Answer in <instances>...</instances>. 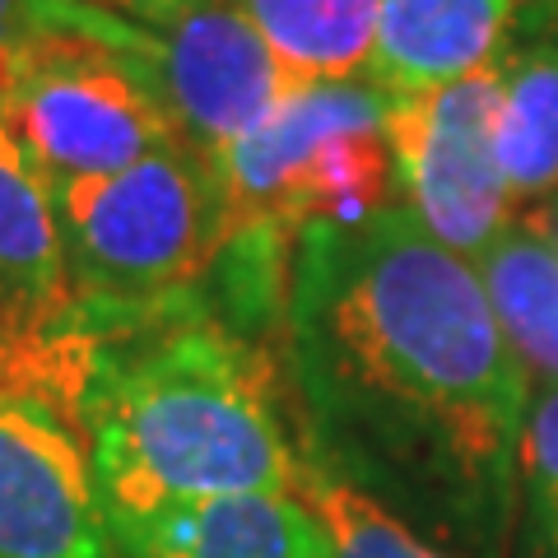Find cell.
I'll use <instances>...</instances> for the list:
<instances>
[{
    "instance_id": "cell-1",
    "label": "cell",
    "mask_w": 558,
    "mask_h": 558,
    "mask_svg": "<svg viewBox=\"0 0 558 558\" xmlns=\"http://www.w3.org/2000/svg\"><path fill=\"white\" fill-rule=\"evenodd\" d=\"M284 354L303 442L396 512L498 549L521 484L531 377L480 270L410 209L293 238Z\"/></svg>"
},
{
    "instance_id": "cell-2",
    "label": "cell",
    "mask_w": 558,
    "mask_h": 558,
    "mask_svg": "<svg viewBox=\"0 0 558 558\" xmlns=\"http://www.w3.org/2000/svg\"><path fill=\"white\" fill-rule=\"evenodd\" d=\"M75 322L89 336L75 428L112 539L209 498L293 494L303 418L260 336L201 293L135 322Z\"/></svg>"
},
{
    "instance_id": "cell-3",
    "label": "cell",
    "mask_w": 558,
    "mask_h": 558,
    "mask_svg": "<svg viewBox=\"0 0 558 558\" xmlns=\"http://www.w3.org/2000/svg\"><path fill=\"white\" fill-rule=\"evenodd\" d=\"M51 205L84 322H135L196 299L223 252L215 178L186 145H163L108 178L51 186Z\"/></svg>"
},
{
    "instance_id": "cell-4",
    "label": "cell",
    "mask_w": 558,
    "mask_h": 558,
    "mask_svg": "<svg viewBox=\"0 0 558 558\" xmlns=\"http://www.w3.org/2000/svg\"><path fill=\"white\" fill-rule=\"evenodd\" d=\"M205 163L223 205V242L299 238L312 223L354 229L391 205L387 94L368 80L293 84L260 126Z\"/></svg>"
},
{
    "instance_id": "cell-5",
    "label": "cell",
    "mask_w": 558,
    "mask_h": 558,
    "mask_svg": "<svg viewBox=\"0 0 558 558\" xmlns=\"http://www.w3.org/2000/svg\"><path fill=\"white\" fill-rule=\"evenodd\" d=\"M135 20L94 0H51L43 38L20 57L5 117L47 186L108 178L163 145H182L131 57Z\"/></svg>"
},
{
    "instance_id": "cell-6",
    "label": "cell",
    "mask_w": 558,
    "mask_h": 558,
    "mask_svg": "<svg viewBox=\"0 0 558 558\" xmlns=\"http://www.w3.org/2000/svg\"><path fill=\"white\" fill-rule=\"evenodd\" d=\"M498 61L438 89L387 98L391 205L410 209L470 266L517 223V196L498 168Z\"/></svg>"
},
{
    "instance_id": "cell-7",
    "label": "cell",
    "mask_w": 558,
    "mask_h": 558,
    "mask_svg": "<svg viewBox=\"0 0 558 558\" xmlns=\"http://www.w3.org/2000/svg\"><path fill=\"white\" fill-rule=\"evenodd\" d=\"M131 57L201 159L260 126L299 84L238 0H196L163 24H135Z\"/></svg>"
},
{
    "instance_id": "cell-8",
    "label": "cell",
    "mask_w": 558,
    "mask_h": 558,
    "mask_svg": "<svg viewBox=\"0 0 558 558\" xmlns=\"http://www.w3.org/2000/svg\"><path fill=\"white\" fill-rule=\"evenodd\" d=\"M0 558H117L89 447L38 396H0Z\"/></svg>"
},
{
    "instance_id": "cell-9",
    "label": "cell",
    "mask_w": 558,
    "mask_h": 558,
    "mask_svg": "<svg viewBox=\"0 0 558 558\" xmlns=\"http://www.w3.org/2000/svg\"><path fill=\"white\" fill-rule=\"evenodd\" d=\"M512 38L508 0H381L363 80L387 98L438 89L494 65Z\"/></svg>"
},
{
    "instance_id": "cell-10",
    "label": "cell",
    "mask_w": 558,
    "mask_h": 558,
    "mask_svg": "<svg viewBox=\"0 0 558 558\" xmlns=\"http://www.w3.org/2000/svg\"><path fill=\"white\" fill-rule=\"evenodd\" d=\"M0 312L33 336H61L75 317L51 186L20 145L0 98Z\"/></svg>"
},
{
    "instance_id": "cell-11",
    "label": "cell",
    "mask_w": 558,
    "mask_h": 558,
    "mask_svg": "<svg viewBox=\"0 0 558 558\" xmlns=\"http://www.w3.org/2000/svg\"><path fill=\"white\" fill-rule=\"evenodd\" d=\"M121 558H326L299 494H233L168 512L117 539Z\"/></svg>"
},
{
    "instance_id": "cell-12",
    "label": "cell",
    "mask_w": 558,
    "mask_h": 558,
    "mask_svg": "<svg viewBox=\"0 0 558 558\" xmlns=\"http://www.w3.org/2000/svg\"><path fill=\"white\" fill-rule=\"evenodd\" d=\"M475 270L531 387H558V247L517 215Z\"/></svg>"
},
{
    "instance_id": "cell-13",
    "label": "cell",
    "mask_w": 558,
    "mask_h": 558,
    "mask_svg": "<svg viewBox=\"0 0 558 558\" xmlns=\"http://www.w3.org/2000/svg\"><path fill=\"white\" fill-rule=\"evenodd\" d=\"M498 168L517 201L558 196V38H512L502 51Z\"/></svg>"
},
{
    "instance_id": "cell-14",
    "label": "cell",
    "mask_w": 558,
    "mask_h": 558,
    "mask_svg": "<svg viewBox=\"0 0 558 558\" xmlns=\"http://www.w3.org/2000/svg\"><path fill=\"white\" fill-rule=\"evenodd\" d=\"M299 84L363 80L381 0H238Z\"/></svg>"
},
{
    "instance_id": "cell-15",
    "label": "cell",
    "mask_w": 558,
    "mask_h": 558,
    "mask_svg": "<svg viewBox=\"0 0 558 558\" xmlns=\"http://www.w3.org/2000/svg\"><path fill=\"white\" fill-rule=\"evenodd\" d=\"M293 494L317 517V526L326 535V558H451L438 545H428L377 494L340 475L330 461H322L307 442H303V465H299V480H293Z\"/></svg>"
},
{
    "instance_id": "cell-16",
    "label": "cell",
    "mask_w": 558,
    "mask_h": 558,
    "mask_svg": "<svg viewBox=\"0 0 558 558\" xmlns=\"http://www.w3.org/2000/svg\"><path fill=\"white\" fill-rule=\"evenodd\" d=\"M84 368H89V336L75 317L61 336H33L0 312V396H38L75 424Z\"/></svg>"
},
{
    "instance_id": "cell-17",
    "label": "cell",
    "mask_w": 558,
    "mask_h": 558,
    "mask_svg": "<svg viewBox=\"0 0 558 558\" xmlns=\"http://www.w3.org/2000/svg\"><path fill=\"white\" fill-rule=\"evenodd\" d=\"M521 484H526L531 502L558 498V387H545L526 410V428H521Z\"/></svg>"
},
{
    "instance_id": "cell-18",
    "label": "cell",
    "mask_w": 558,
    "mask_h": 558,
    "mask_svg": "<svg viewBox=\"0 0 558 558\" xmlns=\"http://www.w3.org/2000/svg\"><path fill=\"white\" fill-rule=\"evenodd\" d=\"M47 14H51V0H0V47L24 57V47L33 38H43Z\"/></svg>"
},
{
    "instance_id": "cell-19",
    "label": "cell",
    "mask_w": 558,
    "mask_h": 558,
    "mask_svg": "<svg viewBox=\"0 0 558 558\" xmlns=\"http://www.w3.org/2000/svg\"><path fill=\"white\" fill-rule=\"evenodd\" d=\"M517 38H558V0H508Z\"/></svg>"
},
{
    "instance_id": "cell-20",
    "label": "cell",
    "mask_w": 558,
    "mask_h": 558,
    "mask_svg": "<svg viewBox=\"0 0 558 558\" xmlns=\"http://www.w3.org/2000/svg\"><path fill=\"white\" fill-rule=\"evenodd\" d=\"M94 5L112 10V14H126L135 24H163L172 14H182L186 5H196V0H94Z\"/></svg>"
},
{
    "instance_id": "cell-21",
    "label": "cell",
    "mask_w": 558,
    "mask_h": 558,
    "mask_svg": "<svg viewBox=\"0 0 558 558\" xmlns=\"http://www.w3.org/2000/svg\"><path fill=\"white\" fill-rule=\"evenodd\" d=\"M521 219H526V223H531V229H539V233H545V238L554 242V247H558V196H549V201H539V205L531 209V215H521Z\"/></svg>"
},
{
    "instance_id": "cell-22",
    "label": "cell",
    "mask_w": 558,
    "mask_h": 558,
    "mask_svg": "<svg viewBox=\"0 0 558 558\" xmlns=\"http://www.w3.org/2000/svg\"><path fill=\"white\" fill-rule=\"evenodd\" d=\"M14 80H20V51L0 47V98L14 89Z\"/></svg>"
},
{
    "instance_id": "cell-23",
    "label": "cell",
    "mask_w": 558,
    "mask_h": 558,
    "mask_svg": "<svg viewBox=\"0 0 558 558\" xmlns=\"http://www.w3.org/2000/svg\"><path fill=\"white\" fill-rule=\"evenodd\" d=\"M535 517H539V526H545L549 545L558 549V498H549V502H535Z\"/></svg>"
}]
</instances>
